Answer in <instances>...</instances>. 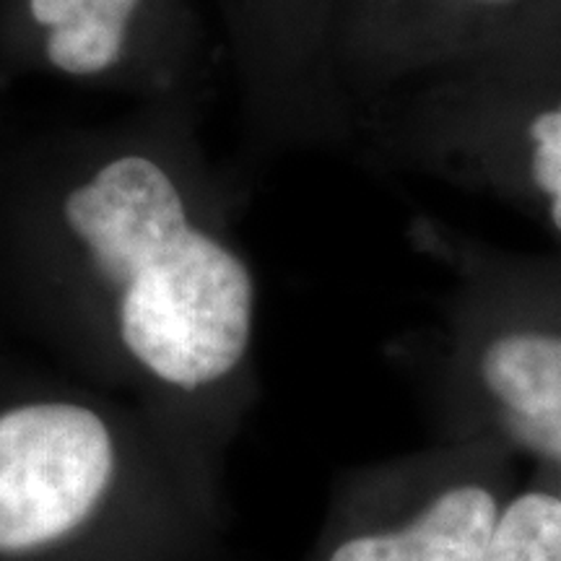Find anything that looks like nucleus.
<instances>
[{
  "mask_svg": "<svg viewBox=\"0 0 561 561\" xmlns=\"http://www.w3.org/2000/svg\"><path fill=\"white\" fill-rule=\"evenodd\" d=\"M221 180L198 102L136 104L73 128L47 198L55 289L107 325L138 371L180 392L229 380L255 333L261 286Z\"/></svg>",
  "mask_w": 561,
  "mask_h": 561,
  "instance_id": "1",
  "label": "nucleus"
},
{
  "mask_svg": "<svg viewBox=\"0 0 561 561\" xmlns=\"http://www.w3.org/2000/svg\"><path fill=\"white\" fill-rule=\"evenodd\" d=\"M21 11L60 79L136 104L201 100L210 47L195 0H21Z\"/></svg>",
  "mask_w": 561,
  "mask_h": 561,
  "instance_id": "2",
  "label": "nucleus"
},
{
  "mask_svg": "<svg viewBox=\"0 0 561 561\" xmlns=\"http://www.w3.org/2000/svg\"><path fill=\"white\" fill-rule=\"evenodd\" d=\"M115 468V432L91 405L39 401L0 413V551L37 549L79 528Z\"/></svg>",
  "mask_w": 561,
  "mask_h": 561,
  "instance_id": "3",
  "label": "nucleus"
},
{
  "mask_svg": "<svg viewBox=\"0 0 561 561\" xmlns=\"http://www.w3.org/2000/svg\"><path fill=\"white\" fill-rule=\"evenodd\" d=\"M257 149H289L312 117L325 0H210Z\"/></svg>",
  "mask_w": 561,
  "mask_h": 561,
  "instance_id": "4",
  "label": "nucleus"
},
{
  "mask_svg": "<svg viewBox=\"0 0 561 561\" xmlns=\"http://www.w3.org/2000/svg\"><path fill=\"white\" fill-rule=\"evenodd\" d=\"M481 380L512 437L561 466V335H500L483 351Z\"/></svg>",
  "mask_w": 561,
  "mask_h": 561,
  "instance_id": "5",
  "label": "nucleus"
},
{
  "mask_svg": "<svg viewBox=\"0 0 561 561\" xmlns=\"http://www.w3.org/2000/svg\"><path fill=\"white\" fill-rule=\"evenodd\" d=\"M496 520V502L486 489L455 486L409 528L354 538L331 561H486Z\"/></svg>",
  "mask_w": 561,
  "mask_h": 561,
  "instance_id": "6",
  "label": "nucleus"
},
{
  "mask_svg": "<svg viewBox=\"0 0 561 561\" xmlns=\"http://www.w3.org/2000/svg\"><path fill=\"white\" fill-rule=\"evenodd\" d=\"M486 561H561V500L525 494L496 520Z\"/></svg>",
  "mask_w": 561,
  "mask_h": 561,
  "instance_id": "7",
  "label": "nucleus"
},
{
  "mask_svg": "<svg viewBox=\"0 0 561 561\" xmlns=\"http://www.w3.org/2000/svg\"><path fill=\"white\" fill-rule=\"evenodd\" d=\"M533 180L551 198V221L561 231V104L530 123Z\"/></svg>",
  "mask_w": 561,
  "mask_h": 561,
  "instance_id": "8",
  "label": "nucleus"
},
{
  "mask_svg": "<svg viewBox=\"0 0 561 561\" xmlns=\"http://www.w3.org/2000/svg\"><path fill=\"white\" fill-rule=\"evenodd\" d=\"M483 3H507V0H483Z\"/></svg>",
  "mask_w": 561,
  "mask_h": 561,
  "instance_id": "9",
  "label": "nucleus"
}]
</instances>
